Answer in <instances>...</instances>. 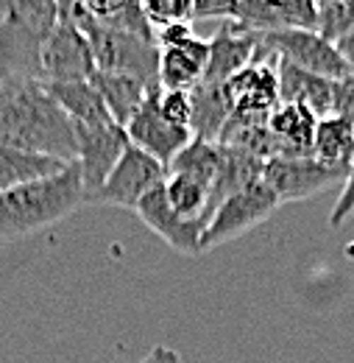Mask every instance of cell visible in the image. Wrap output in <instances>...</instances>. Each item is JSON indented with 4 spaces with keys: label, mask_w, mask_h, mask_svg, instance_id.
<instances>
[{
    "label": "cell",
    "mask_w": 354,
    "mask_h": 363,
    "mask_svg": "<svg viewBox=\"0 0 354 363\" xmlns=\"http://www.w3.org/2000/svg\"><path fill=\"white\" fill-rule=\"evenodd\" d=\"M98 23H103V26H109V28H118V31H123V34L139 37V40H145V43H156V28L148 23V17H145L139 0H129V3L120 6L115 14H109V17L98 20Z\"/></svg>",
    "instance_id": "obj_24"
},
{
    "label": "cell",
    "mask_w": 354,
    "mask_h": 363,
    "mask_svg": "<svg viewBox=\"0 0 354 363\" xmlns=\"http://www.w3.org/2000/svg\"><path fill=\"white\" fill-rule=\"evenodd\" d=\"M276 207H279V199L263 179L240 187L237 193L226 196L218 204V210L212 213L210 224L201 235V252L215 249L221 243H229V240L251 232L257 224H263Z\"/></svg>",
    "instance_id": "obj_4"
},
{
    "label": "cell",
    "mask_w": 354,
    "mask_h": 363,
    "mask_svg": "<svg viewBox=\"0 0 354 363\" xmlns=\"http://www.w3.org/2000/svg\"><path fill=\"white\" fill-rule=\"evenodd\" d=\"M148 23L154 28H165V26H178L193 20V0H139Z\"/></svg>",
    "instance_id": "obj_25"
},
{
    "label": "cell",
    "mask_w": 354,
    "mask_h": 363,
    "mask_svg": "<svg viewBox=\"0 0 354 363\" xmlns=\"http://www.w3.org/2000/svg\"><path fill=\"white\" fill-rule=\"evenodd\" d=\"M76 26L89 40L95 70L129 76L142 82L148 90H159V45L156 43H145L139 37L109 28L89 14H84Z\"/></svg>",
    "instance_id": "obj_3"
},
{
    "label": "cell",
    "mask_w": 354,
    "mask_h": 363,
    "mask_svg": "<svg viewBox=\"0 0 354 363\" xmlns=\"http://www.w3.org/2000/svg\"><path fill=\"white\" fill-rule=\"evenodd\" d=\"M276 82H279V104H299L310 109L315 118H326L332 112L329 79L307 73L285 59H276Z\"/></svg>",
    "instance_id": "obj_15"
},
{
    "label": "cell",
    "mask_w": 354,
    "mask_h": 363,
    "mask_svg": "<svg viewBox=\"0 0 354 363\" xmlns=\"http://www.w3.org/2000/svg\"><path fill=\"white\" fill-rule=\"evenodd\" d=\"M218 168H221V145L210 143V140H195L193 137L173 157V162L168 165V174H187L193 179L210 184V190H212Z\"/></svg>",
    "instance_id": "obj_23"
},
{
    "label": "cell",
    "mask_w": 354,
    "mask_h": 363,
    "mask_svg": "<svg viewBox=\"0 0 354 363\" xmlns=\"http://www.w3.org/2000/svg\"><path fill=\"white\" fill-rule=\"evenodd\" d=\"M156 95H148L145 104L134 112V118L126 123V137L134 148L145 151L148 157H154L159 165H171L173 157L178 151L193 140L190 129H178V126H171L162 115H159V106H156Z\"/></svg>",
    "instance_id": "obj_10"
},
{
    "label": "cell",
    "mask_w": 354,
    "mask_h": 363,
    "mask_svg": "<svg viewBox=\"0 0 354 363\" xmlns=\"http://www.w3.org/2000/svg\"><path fill=\"white\" fill-rule=\"evenodd\" d=\"M223 95L232 115H270V109L279 104L276 56L251 62L249 67L234 73L223 84Z\"/></svg>",
    "instance_id": "obj_11"
},
{
    "label": "cell",
    "mask_w": 354,
    "mask_h": 363,
    "mask_svg": "<svg viewBox=\"0 0 354 363\" xmlns=\"http://www.w3.org/2000/svg\"><path fill=\"white\" fill-rule=\"evenodd\" d=\"M335 48H338V53L343 56V62L349 65V70L354 73V28L341 40V43H335Z\"/></svg>",
    "instance_id": "obj_33"
},
{
    "label": "cell",
    "mask_w": 354,
    "mask_h": 363,
    "mask_svg": "<svg viewBox=\"0 0 354 363\" xmlns=\"http://www.w3.org/2000/svg\"><path fill=\"white\" fill-rule=\"evenodd\" d=\"M0 143L67 165L76 162L73 121L37 79L0 82Z\"/></svg>",
    "instance_id": "obj_1"
},
{
    "label": "cell",
    "mask_w": 354,
    "mask_h": 363,
    "mask_svg": "<svg viewBox=\"0 0 354 363\" xmlns=\"http://www.w3.org/2000/svg\"><path fill=\"white\" fill-rule=\"evenodd\" d=\"M165 199L171 204V210L178 218L187 221H201L204 227L210 224L207 207H210V184L193 179L187 174H168L165 177Z\"/></svg>",
    "instance_id": "obj_22"
},
{
    "label": "cell",
    "mask_w": 354,
    "mask_h": 363,
    "mask_svg": "<svg viewBox=\"0 0 354 363\" xmlns=\"http://www.w3.org/2000/svg\"><path fill=\"white\" fill-rule=\"evenodd\" d=\"M329 115L354 123V73L332 82V112Z\"/></svg>",
    "instance_id": "obj_29"
},
{
    "label": "cell",
    "mask_w": 354,
    "mask_h": 363,
    "mask_svg": "<svg viewBox=\"0 0 354 363\" xmlns=\"http://www.w3.org/2000/svg\"><path fill=\"white\" fill-rule=\"evenodd\" d=\"M89 82H92L95 90L101 92L109 118H112L118 126H123V129H126V123L134 118V112L145 104V98L154 95V92H159V90H148V87H145L142 82H137V79L115 76V73H101V70H95Z\"/></svg>",
    "instance_id": "obj_18"
},
{
    "label": "cell",
    "mask_w": 354,
    "mask_h": 363,
    "mask_svg": "<svg viewBox=\"0 0 354 363\" xmlns=\"http://www.w3.org/2000/svg\"><path fill=\"white\" fill-rule=\"evenodd\" d=\"M165 184V182H162ZM156 184L154 190H148L139 204L134 207V213L139 216V221L151 232H156L171 249H176L178 255H201V235H204V224L201 221H187L178 218L176 213L171 210L168 199H165V187Z\"/></svg>",
    "instance_id": "obj_12"
},
{
    "label": "cell",
    "mask_w": 354,
    "mask_h": 363,
    "mask_svg": "<svg viewBox=\"0 0 354 363\" xmlns=\"http://www.w3.org/2000/svg\"><path fill=\"white\" fill-rule=\"evenodd\" d=\"M95 73L92 48L84 31L76 23L56 20L40 48V82L62 84V82H89Z\"/></svg>",
    "instance_id": "obj_6"
},
{
    "label": "cell",
    "mask_w": 354,
    "mask_h": 363,
    "mask_svg": "<svg viewBox=\"0 0 354 363\" xmlns=\"http://www.w3.org/2000/svg\"><path fill=\"white\" fill-rule=\"evenodd\" d=\"M282 28H302L315 31L318 28V6L315 0H273Z\"/></svg>",
    "instance_id": "obj_26"
},
{
    "label": "cell",
    "mask_w": 354,
    "mask_h": 363,
    "mask_svg": "<svg viewBox=\"0 0 354 363\" xmlns=\"http://www.w3.org/2000/svg\"><path fill=\"white\" fill-rule=\"evenodd\" d=\"M168 177V168L159 165L154 157H148L145 151L129 148L123 151L120 162L112 168V174L106 182L87 199V204H103V207H123V210H134L139 204V199L154 190L156 184H162Z\"/></svg>",
    "instance_id": "obj_7"
},
{
    "label": "cell",
    "mask_w": 354,
    "mask_h": 363,
    "mask_svg": "<svg viewBox=\"0 0 354 363\" xmlns=\"http://www.w3.org/2000/svg\"><path fill=\"white\" fill-rule=\"evenodd\" d=\"M254 50H257V34L240 28L232 20L221 23L218 31L210 37V56H207L201 82L226 84L234 73H240L243 67H249L254 62Z\"/></svg>",
    "instance_id": "obj_13"
},
{
    "label": "cell",
    "mask_w": 354,
    "mask_h": 363,
    "mask_svg": "<svg viewBox=\"0 0 354 363\" xmlns=\"http://www.w3.org/2000/svg\"><path fill=\"white\" fill-rule=\"evenodd\" d=\"M45 90L50 92V98L73 121V126H103V123H115L109 118V112H106V104H103L101 92L92 87V82L45 84Z\"/></svg>",
    "instance_id": "obj_17"
},
{
    "label": "cell",
    "mask_w": 354,
    "mask_h": 363,
    "mask_svg": "<svg viewBox=\"0 0 354 363\" xmlns=\"http://www.w3.org/2000/svg\"><path fill=\"white\" fill-rule=\"evenodd\" d=\"M257 43L270 50L276 59H285L307 73L324 76L329 82H338L349 76V65L338 53V48L326 43L318 31H302V28H282V31H266L257 34Z\"/></svg>",
    "instance_id": "obj_5"
},
{
    "label": "cell",
    "mask_w": 354,
    "mask_h": 363,
    "mask_svg": "<svg viewBox=\"0 0 354 363\" xmlns=\"http://www.w3.org/2000/svg\"><path fill=\"white\" fill-rule=\"evenodd\" d=\"M76 135V168L84 187V204L87 199L106 182L112 168L120 162L123 151L129 148L126 129L118 123L103 126H73Z\"/></svg>",
    "instance_id": "obj_9"
},
{
    "label": "cell",
    "mask_w": 354,
    "mask_h": 363,
    "mask_svg": "<svg viewBox=\"0 0 354 363\" xmlns=\"http://www.w3.org/2000/svg\"><path fill=\"white\" fill-rule=\"evenodd\" d=\"M129 0H84V11L95 20H103L109 14H115L120 6H126Z\"/></svg>",
    "instance_id": "obj_31"
},
{
    "label": "cell",
    "mask_w": 354,
    "mask_h": 363,
    "mask_svg": "<svg viewBox=\"0 0 354 363\" xmlns=\"http://www.w3.org/2000/svg\"><path fill=\"white\" fill-rule=\"evenodd\" d=\"M318 118L299 104H276L268 115V129L279 140L285 157H312V135Z\"/></svg>",
    "instance_id": "obj_16"
},
{
    "label": "cell",
    "mask_w": 354,
    "mask_h": 363,
    "mask_svg": "<svg viewBox=\"0 0 354 363\" xmlns=\"http://www.w3.org/2000/svg\"><path fill=\"white\" fill-rule=\"evenodd\" d=\"M84 204V187L76 162L37 182L0 193V240H14L64 221Z\"/></svg>",
    "instance_id": "obj_2"
},
{
    "label": "cell",
    "mask_w": 354,
    "mask_h": 363,
    "mask_svg": "<svg viewBox=\"0 0 354 363\" xmlns=\"http://www.w3.org/2000/svg\"><path fill=\"white\" fill-rule=\"evenodd\" d=\"M312 157L329 168H352L354 162V123L326 115L318 118L312 135Z\"/></svg>",
    "instance_id": "obj_20"
},
{
    "label": "cell",
    "mask_w": 354,
    "mask_h": 363,
    "mask_svg": "<svg viewBox=\"0 0 354 363\" xmlns=\"http://www.w3.org/2000/svg\"><path fill=\"white\" fill-rule=\"evenodd\" d=\"M243 0H193V20H234Z\"/></svg>",
    "instance_id": "obj_28"
},
{
    "label": "cell",
    "mask_w": 354,
    "mask_h": 363,
    "mask_svg": "<svg viewBox=\"0 0 354 363\" xmlns=\"http://www.w3.org/2000/svg\"><path fill=\"white\" fill-rule=\"evenodd\" d=\"M159 115L178 129H190V115H193V101L187 90H159L156 95Z\"/></svg>",
    "instance_id": "obj_27"
},
{
    "label": "cell",
    "mask_w": 354,
    "mask_h": 363,
    "mask_svg": "<svg viewBox=\"0 0 354 363\" xmlns=\"http://www.w3.org/2000/svg\"><path fill=\"white\" fill-rule=\"evenodd\" d=\"M190 101H193V115H190V135L195 140H210L218 143V135L226 126L232 109L226 104L223 95V84H195L190 90Z\"/></svg>",
    "instance_id": "obj_19"
},
{
    "label": "cell",
    "mask_w": 354,
    "mask_h": 363,
    "mask_svg": "<svg viewBox=\"0 0 354 363\" xmlns=\"http://www.w3.org/2000/svg\"><path fill=\"white\" fill-rule=\"evenodd\" d=\"M352 216H354V162L352 168H349V177L343 182V187H341V196H338V201H335V207L329 213V227L341 229Z\"/></svg>",
    "instance_id": "obj_30"
},
{
    "label": "cell",
    "mask_w": 354,
    "mask_h": 363,
    "mask_svg": "<svg viewBox=\"0 0 354 363\" xmlns=\"http://www.w3.org/2000/svg\"><path fill=\"white\" fill-rule=\"evenodd\" d=\"M210 40L193 34L178 48L159 50V90H193L204 79Z\"/></svg>",
    "instance_id": "obj_14"
},
{
    "label": "cell",
    "mask_w": 354,
    "mask_h": 363,
    "mask_svg": "<svg viewBox=\"0 0 354 363\" xmlns=\"http://www.w3.org/2000/svg\"><path fill=\"white\" fill-rule=\"evenodd\" d=\"M64 168H67V162H62V160H53V157H45V154H31V151H20V148H11V145L0 143V193L11 190L17 184H25V182L53 177V174H59Z\"/></svg>",
    "instance_id": "obj_21"
},
{
    "label": "cell",
    "mask_w": 354,
    "mask_h": 363,
    "mask_svg": "<svg viewBox=\"0 0 354 363\" xmlns=\"http://www.w3.org/2000/svg\"><path fill=\"white\" fill-rule=\"evenodd\" d=\"M349 177L346 168H329L318 162L315 157H273L263 165V177L279 204L285 201H302L321 190L338 187Z\"/></svg>",
    "instance_id": "obj_8"
},
{
    "label": "cell",
    "mask_w": 354,
    "mask_h": 363,
    "mask_svg": "<svg viewBox=\"0 0 354 363\" xmlns=\"http://www.w3.org/2000/svg\"><path fill=\"white\" fill-rule=\"evenodd\" d=\"M137 363H181V355H178L176 350L165 347V344H156V347H151Z\"/></svg>",
    "instance_id": "obj_32"
}]
</instances>
